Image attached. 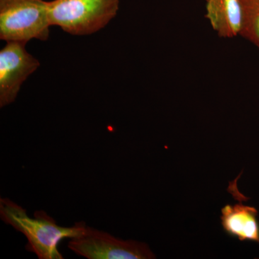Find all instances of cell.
Masks as SVG:
<instances>
[{"mask_svg":"<svg viewBox=\"0 0 259 259\" xmlns=\"http://www.w3.org/2000/svg\"><path fill=\"white\" fill-rule=\"evenodd\" d=\"M0 218L3 222L23 233L28 239L25 248L39 259H63L58 245L65 238H75L84 231V222L72 227L59 226L45 211L34 213L29 217L27 210L8 198L0 199Z\"/></svg>","mask_w":259,"mask_h":259,"instance_id":"6da1fadb","label":"cell"},{"mask_svg":"<svg viewBox=\"0 0 259 259\" xmlns=\"http://www.w3.org/2000/svg\"><path fill=\"white\" fill-rule=\"evenodd\" d=\"M120 0H53L48 2L51 26L73 35L95 33L115 18Z\"/></svg>","mask_w":259,"mask_h":259,"instance_id":"7a4b0ae2","label":"cell"},{"mask_svg":"<svg viewBox=\"0 0 259 259\" xmlns=\"http://www.w3.org/2000/svg\"><path fill=\"white\" fill-rule=\"evenodd\" d=\"M48 2L0 0V39L6 42L45 41L50 35Z\"/></svg>","mask_w":259,"mask_h":259,"instance_id":"3957f363","label":"cell"},{"mask_svg":"<svg viewBox=\"0 0 259 259\" xmlns=\"http://www.w3.org/2000/svg\"><path fill=\"white\" fill-rule=\"evenodd\" d=\"M68 247L76 254L88 259L156 258L146 243L134 240L125 241L88 226L80 236L71 238Z\"/></svg>","mask_w":259,"mask_h":259,"instance_id":"277c9868","label":"cell"},{"mask_svg":"<svg viewBox=\"0 0 259 259\" xmlns=\"http://www.w3.org/2000/svg\"><path fill=\"white\" fill-rule=\"evenodd\" d=\"M27 42H7L0 51V107L16 100L20 88L28 76L40 66V62L25 49Z\"/></svg>","mask_w":259,"mask_h":259,"instance_id":"5b68a950","label":"cell"},{"mask_svg":"<svg viewBox=\"0 0 259 259\" xmlns=\"http://www.w3.org/2000/svg\"><path fill=\"white\" fill-rule=\"evenodd\" d=\"M230 182L228 191L236 196L238 203L226 204L221 209V221L223 231L231 238L240 241L259 243L258 210L251 206L244 205L243 201L248 200L237 188V180Z\"/></svg>","mask_w":259,"mask_h":259,"instance_id":"8992f818","label":"cell"},{"mask_svg":"<svg viewBox=\"0 0 259 259\" xmlns=\"http://www.w3.org/2000/svg\"><path fill=\"white\" fill-rule=\"evenodd\" d=\"M206 18L218 36L231 38L241 34L242 0H206Z\"/></svg>","mask_w":259,"mask_h":259,"instance_id":"52a82bcc","label":"cell"},{"mask_svg":"<svg viewBox=\"0 0 259 259\" xmlns=\"http://www.w3.org/2000/svg\"><path fill=\"white\" fill-rule=\"evenodd\" d=\"M243 25L241 36L259 49V0H242Z\"/></svg>","mask_w":259,"mask_h":259,"instance_id":"ba28073f","label":"cell"}]
</instances>
